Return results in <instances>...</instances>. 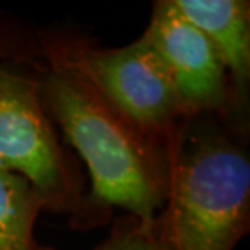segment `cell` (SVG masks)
Wrapping results in <instances>:
<instances>
[{"label":"cell","instance_id":"obj_7","mask_svg":"<svg viewBox=\"0 0 250 250\" xmlns=\"http://www.w3.org/2000/svg\"><path fill=\"white\" fill-rule=\"evenodd\" d=\"M44 203L31 182L0 167V250H54L34 236Z\"/></svg>","mask_w":250,"mask_h":250},{"label":"cell","instance_id":"obj_3","mask_svg":"<svg viewBox=\"0 0 250 250\" xmlns=\"http://www.w3.org/2000/svg\"><path fill=\"white\" fill-rule=\"evenodd\" d=\"M0 167L28 179L44 209L70 214L77 229L86 181L44 109L36 72L17 65H0Z\"/></svg>","mask_w":250,"mask_h":250},{"label":"cell","instance_id":"obj_1","mask_svg":"<svg viewBox=\"0 0 250 250\" xmlns=\"http://www.w3.org/2000/svg\"><path fill=\"white\" fill-rule=\"evenodd\" d=\"M44 59L36 65L44 109L89 171L77 229L106 224L116 207L142 219L156 218L166 203L176 140L169 146L153 142L109 103L80 63L75 38L46 39Z\"/></svg>","mask_w":250,"mask_h":250},{"label":"cell","instance_id":"obj_5","mask_svg":"<svg viewBox=\"0 0 250 250\" xmlns=\"http://www.w3.org/2000/svg\"><path fill=\"white\" fill-rule=\"evenodd\" d=\"M143 34L166 65L188 121L208 114L228 121L239 112L218 51L172 0L154 3Z\"/></svg>","mask_w":250,"mask_h":250},{"label":"cell","instance_id":"obj_4","mask_svg":"<svg viewBox=\"0 0 250 250\" xmlns=\"http://www.w3.org/2000/svg\"><path fill=\"white\" fill-rule=\"evenodd\" d=\"M78 61L109 103L145 137L169 146L188 125L166 65L142 34L116 49L75 38Z\"/></svg>","mask_w":250,"mask_h":250},{"label":"cell","instance_id":"obj_6","mask_svg":"<svg viewBox=\"0 0 250 250\" xmlns=\"http://www.w3.org/2000/svg\"><path fill=\"white\" fill-rule=\"evenodd\" d=\"M218 51L228 70L239 112H244L250 78V3L247 0H172Z\"/></svg>","mask_w":250,"mask_h":250},{"label":"cell","instance_id":"obj_2","mask_svg":"<svg viewBox=\"0 0 250 250\" xmlns=\"http://www.w3.org/2000/svg\"><path fill=\"white\" fill-rule=\"evenodd\" d=\"M172 250H234L250 228V161L226 130H186L171 146L161 209Z\"/></svg>","mask_w":250,"mask_h":250},{"label":"cell","instance_id":"obj_8","mask_svg":"<svg viewBox=\"0 0 250 250\" xmlns=\"http://www.w3.org/2000/svg\"><path fill=\"white\" fill-rule=\"evenodd\" d=\"M93 250H172L164 232L161 214L142 219L125 214L114 221L109 236Z\"/></svg>","mask_w":250,"mask_h":250}]
</instances>
